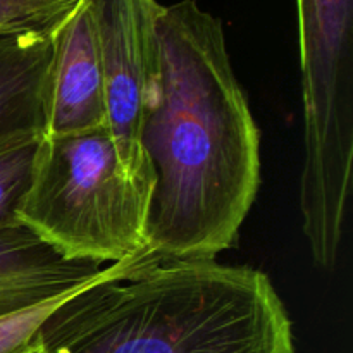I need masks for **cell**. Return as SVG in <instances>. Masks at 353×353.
<instances>
[{
    "instance_id": "cell-1",
    "label": "cell",
    "mask_w": 353,
    "mask_h": 353,
    "mask_svg": "<svg viewBox=\"0 0 353 353\" xmlns=\"http://www.w3.org/2000/svg\"><path fill=\"white\" fill-rule=\"evenodd\" d=\"M154 171L147 250L216 259L234 247L261 188V131L219 17L195 0L162 6L141 124Z\"/></svg>"
},
{
    "instance_id": "cell-2",
    "label": "cell",
    "mask_w": 353,
    "mask_h": 353,
    "mask_svg": "<svg viewBox=\"0 0 353 353\" xmlns=\"http://www.w3.org/2000/svg\"><path fill=\"white\" fill-rule=\"evenodd\" d=\"M38 340L43 353H296L285 302L261 269L150 252L69 295Z\"/></svg>"
},
{
    "instance_id": "cell-3",
    "label": "cell",
    "mask_w": 353,
    "mask_h": 353,
    "mask_svg": "<svg viewBox=\"0 0 353 353\" xmlns=\"http://www.w3.org/2000/svg\"><path fill=\"white\" fill-rule=\"evenodd\" d=\"M152 190L131 178L107 126L41 134L16 221L65 261L110 265L148 252Z\"/></svg>"
},
{
    "instance_id": "cell-4",
    "label": "cell",
    "mask_w": 353,
    "mask_h": 353,
    "mask_svg": "<svg viewBox=\"0 0 353 353\" xmlns=\"http://www.w3.org/2000/svg\"><path fill=\"white\" fill-rule=\"evenodd\" d=\"M105 86L107 130L131 178L154 188L141 124L155 72L159 0H90Z\"/></svg>"
},
{
    "instance_id": "cell-5",
    "label": "cell",
    "mask_w": 353,
    "mask_h": 353,
    "mask_svg": "<svg viewBox=\"0 0 353 353\" xmlns=\"http://www.w3.org/2000/svg\"><path fill=\"white\" fill-rule=\"evenodd\" d=\"M107 126L105 86L90 0L52 37V54L41 88V134L83 133Z\"/></svg>"
},
{
    "instance_id": "cell-6",
    "label": "cell",
    "mask_w": 353,
    "mask_h": 353,
    "mask_svg": "<svg viewBox=\"0 0 353 353\" xmlns=\"http://www.w3.org/2000/svg\"><path fill=\"white\" fill-rule=\"evenodd\" d=\"M116 264L97 265L65 261L21 224L2 228L0 317L85 288L109 274Z\"/></svg>"
},
{
    "instance_id": "cell-7",
    "label": "cell",
    "mask_w": 353,
    "mask_h": 353,
    "mask_svg": "<svg viewBox=\"0 0 353 353\" xmlns=\"http://www.w3.org/2000/svg\"><path fill=\"white\" fill-rule=\"evenodd\" d=\"M52 37L0 34V137L41 130V88Z\"/></svg>"
},
{
    "instance_id": "cell-8",
    "label": "cell",
    "mask_w": 353,
    "mask_h": 353,
    "mask_svg": "<svg viewBox=\"0 0 353 353\" xmlns=\"http://www.w3.org/2000/svg\"><path fill=\"white\" fill-rule=\"evenodd\" d=\"M40 140V128H26L0 137V230L17 224L16 210L30 185Z\"/></svg>"
},
{
    "instance_id": "cell-9",
    "label": "cell",
    "mask_w": 353,
    "mask_h": 353,
    "mask_svg": "<svg viewBox=\"0 0 353 353\" xmlns=\"http://www.w3.org/2000/svg\"><path fill=\"white\" fill-rule=\"evenodd\" d=\"M81 0H0V34L54 37Z\"/></svg>"
},
{
    "instance_id": "cell-10",
    "label": "cell",
    "mask_w": 353,
    "mask_h": 353,
    "mask_svg": "<svg viewBox=\"0 0 353 353\" xmlns=\"http://www.w3.org/2000/svg\"><path fill=\"white\" fill-rule=\"evenodd\" d=\"M300 40L353 41V0H295Z\"/></svg>"
},
{
    "instance_id": "cell-11",
    "label": "cell",
    "mask_w": 353,
    "mask_h": 353,
    "mask_svg": "<svg viewBox=\"0 0 353 353\" xmlns=\"http://www.w3.org/2000/svg\"><path fill=\"white\" fill-rule=\"evenodd\" d=\"M72 293L48 300L21 312L0 317V353H43L40 340H38V330L41 323L50 316L52 310Z\"/></svg>"
}]
</instances>
